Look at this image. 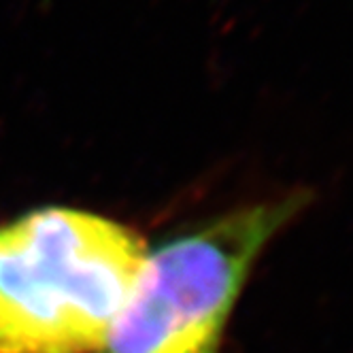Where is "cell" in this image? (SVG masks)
<instances>
[{
  "instance_id": "obj_1",
  "label": "cell",
  "mask_w": 353,
  "mask_h": 353,
  "mask_svg": "<svg viewBox=\"0 0 353 353\" xmlns=\"http://www.w3.org/2000/svg\"><path fill=\"white\" fill-rule=\"evenodd\" d=\"M145 256L125 225L64 207L0 228V353H98Z\"/></svg>"
},
{
  "instance_id": "obj_2",
  "label": "cell",
  "mask_w": 353,
  "mask_h": 353,
  "mask_svg": "<svg viewBox=\"0 0 353 353\" xmlns=\"http://www.w3.org/2000/svg\"><path fill=\"white\" fill-rule=\"evenodd\" d=\"M307 203L294 192L247 205L147 251L98 353H219L251 266Z\"/></svg>"
}]
</instances>
